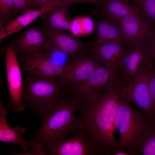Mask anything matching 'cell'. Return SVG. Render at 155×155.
<instances>
[{"mask_svg": "<svg viewBox=\"0 0 155 155\" xmlns=\"http://www.w3.org/2000/svg\"><path fill=\"white\" fill-rule=\"evenodd\" d=\"M119 82V67L101 65L87 80L70 89V91L81 100H84L104 92Z\"/></svg>", "mask_w": 155, "mask_h": 155, "instance_id": "5b68a950", "label": "cell"}, {"mask_svg": "<svg viewBox=\"0 0 155 155\" xmlns=\"http://www.w3.org/2000/svg\"><path fill=\"white\" fill-rule=\"evenodd\" d=\"M113 155H132L131 154L121 150H117L115 152Z\"/></svg>", "mask_w": 155, "mask_h": 155, "instance_id": "4dcf8cb0", "label": "cell"}, {"mask_svg": "<svg viewBox=\"0 0 155 155\" xmlns=\"http://www.w3.org/2000/svg\"><path fill=\"white\" fill-rule=\"evenodd\" d=\"M135 1H136V2L137 3V5L138 6V4H139V0H135Z\"/></svg>", "mask_w": 155, "mask_h": 155, "instance_id": "1f68e13d", "label": "cell"}, {"mask_svg": "<svg viewBox=\"0 0 155 155\" xmlns=\"http://www.w3.org/2000/svg\"><path fill=\"white\" fill-rule=\"evenodd\" d=\"M152 123L153 124L155 125V119L152 121Z\"/></svg>", "mask_w": 155, "mask_h": 155, "instance_id": "d6a6232c", "label": "cell"}, {"mask_svg": "<svg viewBox=\"0 0 155 155\" xmlns=\"http://www.w3.org/2000/svg\"><path fill=\"white\" fill-rule=\"evenodd\" d=\"M94 12L96 16H104L118 21L129 16L146 17L141 9L132 4L128 0H104L96 6Z\"/></svg>", "mask_w": 155, "mask_h": 155, "instance_id": "9a60e30c", "label": "cell"}, {"mask_svg": "<svg viewBox=\"0 0 155 155\" xmlns=\"http://www.w3.org/2000/svg\"><path fill=\"white\" fill-rule=\"evenodd\" d=\"M152 62L130 83L121 86L119 96L120 99L136 104L151 121L155 119V111L149 87L150 70Z\"/></svg>", "mask_w": 155, "mask_h": 155, "instance_id": "8992f818", "label": "cell"}, {"mask_svg": "<svg viewBox=\"0 0 155 155\" xmlns=\"http://www.w3.org/2000/svg\"><path fill=\"white\" fill-rule=\"evenodd\" d=\"M149 87L153 106L155 111V65L153 61L150 67Z\"/></svg>", "mask_w": 155, "mask_h": 155, "instance_id": "d4e9b609", "label": "cell"}, {"mask_svg": "<svg viewBox=\"0 0 155 155\" xmlns=\"http://www.w3.org/2000/svg\"><path fill=\"white\" fill-rule=\"evenodd\" d=\"M3 53L10 95L8 105L13 112L22 111L26 107L22 102L23 81L16 52L12 43L3 48Z\"/></svg>", "mask_w": 155, "mask_h": 155, "instance_id": "ba28073f", "label": "cell"}, {"mask_svg": "<svg viewBox=\"0 0 155 155\" xmlns=\"http://www.w3.org/2000/svg\"><path fill=\"white\" fill-rule=\"evenodd\" d=\"M138 6L148 20L155 26V0H139Z\"/></svg>", "mask_w": 155, "mask_h": 155, "instance_id": "603a6c76", "label": "cell"}, {"mask_svg": "<svg viewBox=\"0 0 155 155\" xmlns=\"http://www.w3.org/2000/svg\"><path fill=\"white\" fill-rule=\"evenodd\" d=\"M122 85L119 82L104 92L81 100L77 117L99 155H113L117 142L115 121Z\"/></svg>", "mask_w": 155, "mask_h": 155, "instance_id": "6da1fadb", "label": "cell"}, {"mask_svg": "<svg viewBox=\"0 0 155 155\" xmlns=\"http://www.w3.org/2000/svg\"><path fill=\"white\" fill-rule=\"evenodd\" d=\"M80 20L75 19L71 21L70 31L75 35H79L83 33L82 22Z\"/></svg>", "mask_w": 155, "mask_h": 155, "instance_id": "4316f807", "label": "cell"}, {"mask_svg": "<svg viewBox=\"0 0 155 155\" xmlns=\"http://www.w3.org/2000/svg\"><path fill=\"white\" fill-rule=\"evenodd\" d=\"M17 12L33 9V0H13Z\"/></svg>", "mask_w": 155, "mask_h": 155, "instance_id": "484cf974", "label": "cell"}, {"mask_svg": "<svg viewBox=\"0 0 155 155\" xmlns=\"http://www.w3.org/2000/svg\"><path fill=\"white\" fill-rule=\"evenodd\" d=\"M64 0H54L37 9H32L24 12L14 20L0 28V42L10 35L18 32L29 25L55 6L63 3Z\"/></svg>", "mask_w": 155, "mask_h": 155, "instance_id": "ac0fdd59", "label": "cell"}, {"mask_svg": "<svg viewBox=\"0 0 155 155\" xmlns=\"http://www.w3.org/2000/svg\"><path fill=\"white\" fill-rule=\"evenodd\" d=\"M45 155H99L87 134L80 129L70 138L43 145Z\"/></svg>", "mask_w": 155, "mask_h": 155, "instance_id": "9c48e42d", "label": "cell"}, {"mask_svg": "<svg viewBox=\"0 0 155 155\" xmlns=\"http://www.w3.org/2000/svg\"><path fill=\"white\" fill-rule=\"evenodd\" d=\"M16 13L13 0H0V28Z\"/></svg>", "mask_w": 155, "mask_h": 155, "instance_id": "7402d4cb", "label": "cell"}, {"mask_svg": "<svg viewBox=\"0 0 155 155\" xmlns=\"http://www.w3.org/2000/svg\"><path fill=\"white\" fill-rule=\"evenodd\" d=\"M143 155H155V125L152 124L139 148Z\"/></svg>", "mask_w": 155, "mask_h": 155, "instance_id": "44dd1931", "label": "cell"}, {"mask_svg": "<svg viewBox=\"0 0 155 155\" xmlns=\"http://www.w3.org/2000/svg\"><path fill=\"white\" fill-rule=\"evenodd\" d=\"M144 45L152 61L155 59V27L148 35Z\"/></svg>", "mask_w": 155, "mask_h": 155, "instance_id": "cb8c5ba5", "label": "cell"}, {"mask_svg": "<svg viewBox=\"0 0 155 155\" xmlns=\"http://www.w3.org/2000/svg\"><path fill=\"white\" fill-rule=\"evenodd\" d=\"M119 21L123 30L122 43L125 48L142 46L155 27L146 18L137 16H127Z\"/></svg>", "mask_w": 155, "mask_h": 155, "instance_id": "7c38bea8", "label": "cell"}, {"mask_svg": "<svg viewBox=\"0 0 155 155\" xmlns=\"http://www.w3.org/2000/svg\"><path fill=\"white\" fill-rule=\"evenodd\" d=\"M104 0H65L64 3H67L70 5L76 3H84L97 6Z\"/></svg>", "mask_w": 155, "mask_h": 155, "instance_id": "f1b7e54d", "label": "cell"}, {"mask_svg": "<svg viewBox=\"0 0 155 155\" xmlns=\"http://www.w3.org/2000/svg\"><path fill=\"white\" fill-rule=\"evenodd\" d=\"M96 16L97 34L94 40L90 42V45L95 46L113 42L122 43L123 31L119 22L104 16Z\"/></svg>", "mask_w": 155, "mask_h": 155, "instance_id": "2e32d148", "label": "cell"}, {"mask_svg": "<svg viewBox=\"0 0 155 155\" xmlns=\"http://www.w3.org/2000/svg\"><path fill=\"white\" fill-rule=\"evenodd\" d=\"M90 50L101 65L118 67L125 48L122 43L113 42L95 46L90 45Z\"/></svg>", "mask_w": 155, "mask_h": 155, "instance_id": "d6986e66", "label": "cell"}, {"mask_svg": "<svg viewBox=\"0 0 155 155\" xmlns=\"http://www.w3.org/2000/svg\"><path fill=\"white\" fill-rule=\"evenodd\" d=\"M19 57L23 71L37 76L58 77L65 70V64L54 60L49 53Z\"/></svg>", "mask_w": 155, "mask_h": 155, "instance_id": "4fadbf2b", "label": "cell"}, {"mask_svg": "<svg viewBox=\"0 0 155 155\" xmlns=\"http://www.w3.org/2000/svg\"><path fill=\"white\" fill-rule=\"evenodd\" d=\"M67 3L59 4L47 11L40 17L44 27L47 28L64 30H70L71 21Z\"/></svg>", "mask_w": 155, "mask_h": 155, "instance_id": "ffe728a7", "label": "cell"}, {"mask_svg": "<svg viewBox=\"0 0 155 155\" xmlns=\"http://www.w3.org/2000/svg\"><path fill=\"white\" fill-rule=\"evenodd\" d=\"M54 0H33L34 6L38 8L42 6L51 2Z\"/></svg>", "mask_w": 155, "mask_h": 155, "instance_id": "f546056e", "label": "cell"}, {"mask_svg": "<svg viewBox=\"0 0 155 155\" xmlns=\"http://www.w3.org/2000/svg\"><path fill=\"white\" fill-rule=\"evenodd\" d=\"M12 43L19 57L48 53L51 47L49 30L44 26L30 28Z\"/></svg>", "mask_w": 155, "mask_h": 155, "instance_id": "30bf717a", "label": "cell"}, {"mask_svg": "<svg viewBox=\"0 0 155 155\" xmlns=\"http://www.w3.org/2000/svg\"><path fill=\"white\" fill-rule=\"evenodd\" d=\"M130 103L119 98L115 125L120 138L113 154L119 150L138 155L140 145L151 126L152 121L146 115L135 110Z\"/></svg>", "mask_w": 155, "mask_h": 155, "instance_id": "277c9868", "label": "cell"}, {"mask_svg": "<svg viewBox=\"0 0 155 155\" xmlns=\"http://www.w3.org/2000/svg\"><path fill=\"white\" fill-rule=\"evenodd\" d=\"M24 72L22 102L38 117L69 92L70 88L57 77H43Z\"/></svg>", "mask_w": 155, "mask_h": 155, "instance_id": "3957f363", "label": "cell"}, {"mask_svg": "<svg viewBox=\"0 0 155 155\" xmlns=\"http://www.w3.org/2000/svg\"><path fill=\"white\" fill-rule=\"evenodd\" d=\"M65 70L59 78L70 89L82 83L100 65L89 49L65 63Z\"/></svg>", "mask_w": 155, "mask_h": 155, "instance_id": "52a82bcc", "label": "cell"}, {"mask_svg": "<svg viewBox=\"0 0 155 155\" xmlns=\"http://www.w3.org/2000/svg\"><path fill=\"white\" fill-rule=\"evenodd\" d=\"M81 102L80 99L70 92L38 117L40 124L35 129L32 139L36 145L43 146L47 142L63 140L76 133L80 127L75 113Z\"/></svg>", "mask_w": 155, "mask_h": 155, "instance_id": "7a4b0ae2", "label": "cell"}, {"mask_svg": "<svg viewBox=\"0 0 155 155\" xmlns=\"http://www.w3.org/2000/svg\"><path fill=\"white\" fill-rule=\"evenodd\" d=\"M48 29L51 44L50 52L60 51L65 54L68 60L89 49L90 43L82 42L69 35L64 30Z\"/></svg>", "mask_w": 155, "mask_h": 155, "instance_id": "5bb4252c", "label": "cell"}, {"mask_svg": "<svg viewBox=\"0 0 155 155\" xmlns=\"http://www.w3.org/2000/svg\"><path fill=\"white\" fill-rule=\"evenodd\" d=\"M152 61L144 44L140 47L125 48L118 66L122 85L129 84L147 68Z\"/></svg>", "mask_w": 155, "mask_h": 155, "instance_id": "8fae6325", "label": "cell"}, {"mask_svg": "<svg viewBox=\"0 0 155 155\" xmlns=\"http://www.w3.org/2000/svg\"><path fill=\"white\" fill-rule=\"evenodd\" d=\"M82 24L84 33L89 34L94 29L93 22L88 17L84 18L82 19Z\"/></svg>", "mask_w": 155, "mask_h": 155, "instance_id": "83f0119b", "label": "cell"}, {"mask_svg": "<svg viewBox=\"0 0 155 155\" xmlns=\"http://www.w3.org/2000/svg\"><path fill=\"white\" fill-rule=\"evenodd\" d=\"M9 105L4 107L0 101V141L19 145L21 149L26 150L36 145L35 142L32 139H24L22 135L26 133V129L18 125L11 127L7 122L6 115L8 113Z\"/></svg>", "mask_w": 155, "mask_h": 155, "instance_id": "e0dca14e", "label": "cell"}]
</instances>
